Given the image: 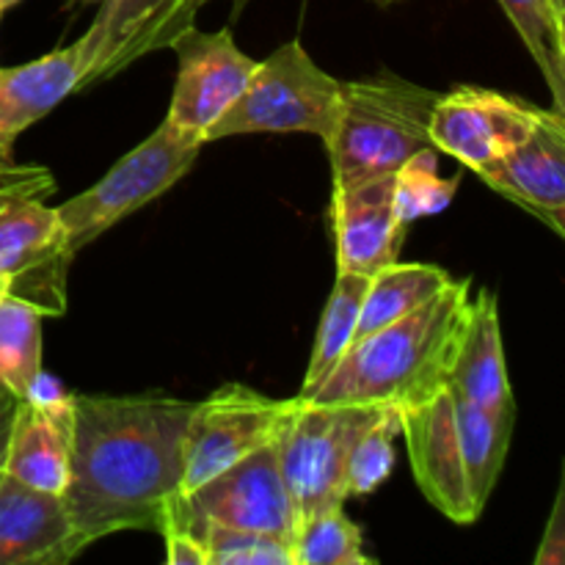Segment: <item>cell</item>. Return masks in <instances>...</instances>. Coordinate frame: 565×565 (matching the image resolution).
Returning a JSON list of instances; mask_svg holds the SVG:
<instances>
[{"label": "cell", "mask_w": 565, "mask_h": 565, "mask_svg": "<svg viewBox=\"0 0 565 565\" xmlns=\"http://www.w3.org/2000/svg\"><path fill=\"white\" fill-rule=\"evenodd\" d=\"M70 483L64 502L83 550L127 530L160 533L182 483L191 401L141 395H75Z\"/></svg>", "instance_id": "obj_1"}, {"label": "cell", "mask_w": 565, "mask_h": 565, "mask_svg": "<svg viewBox=\"0 0 565 565\" xmlns=\"http://www.w3.org/2000/svg\"><path fill=\"white\" fill-rule=\"evenodd\" d=\"M472 281L452 279L425 307L353 340L318 390L307 397L323 406H384L408 412L450 384L452 356L467 323Z\"/></svg>", "instance_id": "obj_2"}, {"label": "cell", "mask_w": 565, "mask_h": 565, "mask_svg": "<svg viewBox=\"0 0 565 565\" xmlns=\"http://www.w3.org/2000/svg\"><path fill=\"white\" fill-rule=\"evenodd\" d=\"M439 92L395 72L342 83L340 114L326 138L334 191L395 174L419 149L434 147L430 110Z\"/></svg>", "instance_id": "obj_3"}, {"label": "cell", "mask_w": 565, "mask_h": 565, "mask_svg": "<svg viewBox=\"0 0 565 565\" xmlns=\"http://www.w3.org/2000/svg\"><path fill=\"white\" fill-rule=\"evenodd\" d=\"M340 92L342 81L292 39L257 61L243 94L210 127L204 143L246 132H309L326 141L340 114Z\"/></svg>", "instance_id": "obj_4"}, {"label": "cell", "mask_w": 565, "mask_h": 565, "mask_svg": "<svg viewBox=\"0 0 565 565\" xmlns=\"http://www.w3.org/2000/svg\"><path fill=\"white\" fill-rule=\"evenodd\" d=\"M202 147V141L182 136L166 119L160 121L138 147L110 166L103 180L55 207L70 252L77 254L121 218L163 196L193 169Z\"/></svg>", "instance_id": "obj_5"}, {"label": "cell", "mask_w": 565, "mask_h": 565, "mask_svg": "<svg viewBox=\"0 0 565 565\" xmlns=\"http://www.w3.org/2000/svg\"><path fill=\"white\" fill-rule=\"evenodd\" d=\"M381 412L384 406L296 403L274 445L279 475L296 513V530L320 513L345 505L348 452Z\"/></svg>", "instance_id": "obj_6"}, {"label": "cell", "mask_w": 565, "mask_h": 565, "mask_svg": "<svg viewBox=\"0 0 565 565\" xmlns=\"http://www.w3.org/2000/svg\"><path fill=\"white\" fill-rule=\"evenodd\" d=\"M298 397L276 401L246 384H224L193 403L182 445L180 494L279 439Z\"/></svg>", "instance_id": "obj_7"}, {"label": "cell", "mask_w": 565, "mask_h": 565, "mask_svg": "<svg viewBox=\"0 0 565 565\" xmlns=\"http://www.w3.org/2000/svg\"><path fill=\"white\" fill-rule=\"evenodd\" d=\"M274 445L259 447L188 494H177L166 511L163 527L174 524L193 533L202 524H221L285 535L292 541L296 513L279 475Z\"/></svg>", "instance_id": "obj_8"}, {"label": "cell", "mask_w": 565, "mask_h": 565, "mask_svg": "<svg viewBox=\"0 0 565 565\" xmlns=\"http://www.w3.org/2000/svg\"><path fill=\"white\" fill-rule=\"evenodd\" d=\"M169 50L177 55V83L166 121L204 143L210 127L243 94L257 58L237 47L230 28L207 33L188 25L171 39Z\"/></svg>", "instance_id": "obj_9"}, {"label": "cell", "mask_w": 565, "mask_h": 565, "mask_svg": "<svg viewBox=\"0 0 565 565\" xmlns=\"http://www.w3.org/2000/svg\"><path fill=\"white\" fill-rule=\"evenodd\" d=\"M541 110L544 108L527 99L508 97L491 88L456 86L436 99L428 136L434 149H441L480 177L524 141Z\"/></svg>", "instance_id": "obj_10"}, {"label": "cell", "mask_w": 565, "mask_h": 565, "mask_svg": "<svg viewBox=\"0 0 565 565\" xmlns=\"http://www.w3.org/2000/svg\"><path fill=\"white\" fill-rule=\"evenodd\" d=\"M72 257L58 213L42 199H17L0 210V274L11 279V296L33 303L44 318L66 312Z\"/></svg>", "instance_id": "obj_11"}, {"label": "cell", "mask_w": 565, "mask_h": 565, "mask_svg": "<svg viewBox=\"0 0 565 565\" xmlns=\"http://www.w3.org/2000/svg\"><path fill=\"white\" fill-rule=\"evenodd\" d=\"M401 436L406 439L408 461L425 500L450 522H478L480 511L469 494L450 386L423 406L401 412Z\"/></svg>", "instance_id": "obj_12"}, {"label": "cell", "mask_w": 565, "mask_h": 565, "mask_svg": "<svg viewBox=\"0 0 565 565\" xmlns=\"http://www.w3.org/2000/svg\"><path fill=\"white\" fill-rule=\"evenodd\" d=\"M480 180L565 235V114L541 110L533 130L502 154Z\"/></svg>", "instance_id": "obj_13"}, {"label": "cell", "mask_w": 565, "mask_h": 565, "mask_svg": "<svg viewBox=\"0 0 565 565\" xmlns=\"http://www.w3.org/2000/svg\"><path fill=\"white\" fill-rule=\"evenodd\" d=\"M199 14L196 0H103L88 31L92 66L83 86L110 81L132 61L169 50L171 39Z\"/></svg>", "instance_id": "obj_14"}, {"label": "cell", "mask_w": 565, "mask_h": 565, "mask_svg": "<svg viewBox=\"0 0 565 565\" xmlns=\"http://www.w3.org/2000/svg\"><path fill=\"white\" fill-rule=\"evenodd\" d=\"M337 274L373 276L397 263L406 226L395 207V174L373 177L331 196Z\"/></svg>", "instance_id": "obj_15"}, {"label": "cell", "mask_w": 565, "mask_h": 565, "mask_svg": "<svg viewBox=\"0 0 565 565\" xmlns=\"http://www.w3.org/2000/svg\"><path fill=\"white\" fill-rule=\"evenodd\" d=\"M81 552L64 494L0 475V565H64Z\"/></svg>", "instance_id": "obj_16"}, {"label": "cell", "mask_w": 565, "mask_h": 565, "mask_svg": "<svg viewBox=\"0 0 565 565\" xmlns=\"http://www.w3.org/2000/svg\"><path fill=\"white\" fill-rule=\"evenodd\" d=\"M92 66L86 36L55 47L42 58L0 70V154H14V141L39 119L83 88Z\"/></svg>", "instance_id": "obj_17"}, {"label": "cell", "mask_w": 565, "mask_h": 565, "mask_svg": "<svg viewBox=\"0 0 565 565\" xmlns=\"http://www.w3.org/2000/svg\"><path fill=\"white\" fill-rule=\"evenodd\" d=\"M72 397L53 406L28 401L17 403L9 450H6V475L33 489L64 494L70 483L72 423H75Z\"/></svg>", "instance_id": "obj_18"}, {"label": "cell", "mask_w": 565, "mask_h": 565, "mask_svg": "<svg viewBox=\"0 0 565 565\" xmlns=\"http://www.w3.org/2000/svg\"><path fill=\"white\" fill-rule=\"evenodd\" d=\"M447 386L483 408H516L502 345L500 301L491 290H478L469 301Z\"/></svg>", "instance_id": "obj_19"}, {"label": "cell", "mask_w": 565, "mask_h": 565, "mask_svg": "<svg viewBox=\"0 0 565 565\" xmlns=\"http://www.w3.org/2000/svg\"><path fill=\"white\" fill-rule=\"evenodd\" d=\"M452 412H456L458 445H461L463 469H467L469 494H472L475 508L483 513L511 450L516 408H483L452 392Z\"/></svg>", "instance_id": "obj_20"}, {"label": "cell", "mask_w": 565, "mask_h": 565, "mask_svg": "<svg viewBox=\"0 0 565 565\" xmlns=\"http://www.w3.org/2000/svg\"><path fill=\"white\" fill-rule=\"evenodd\" d=\"M450 285L452 276L439 265L401 263V259L386 265L367 281L362 309H359L356 340L406 318Z\"/></svg>", "instance_id": "obj_21"}, {"label": "cell", "mask_w": 565, "mask_h": 565, "mask_svg": "<svg viewBox=\"0 0 565 565\" xmlns=\"http://www.w3.org/2000/svg\"><path fill=\"white\" fill-rule=\"evenodd\" d=\"M370 276L362 274H337L334 290H331L329 301H326L323 315H320L318 334H315L312 356H309L307 375L298 390V401H307L320 381L334 370V364L345 356L348 348L356 340V323L359 309H362L364 290H367Z\"/></svg>", "instance_id": "obj_22"}, {"label": "cell", "mask_w": 565, "mask_h": 565, "mask_svg": "<svg viewBox=\"0 0 565 565\" xmlns=\"http://www.w3.org/2000/svg\"><path fill=\"white\" fill-rule=\"evenodd\" d=\"M524 47L552 92V108L565 110V14L552 0H500Z\"/></svg>", "instance_id": "obj_23"}, {"label": "cell", "mask_w": 565, "mask_h": 565, "mask_svg": "<svg viewBox=\"0 0 565 565\" xmlns=\"http://www.w3.org/2000/svg\"><path fill=\"white\" fill-rule=\"evenodd\" d=\"M42 320L44 315L22 298L0 301V386L17 401L42 370Z\"/></svg>", "instance_id": "obj_24"}, {"label": "cell", "mask_w": 565, "mask_h": 565, "mask_svg": "<svg viewBox=\"0 0 565 565\" xmlns=\"http://www.w3.org/2000/svg\"><path fill=\"white\" fill-rule=\"evenodd\" d=\"M292 565H373L364 552L362 530L348 519L345 505L309 519L290 541Z\"/></svg>", "instance_id": "obj_25"}, {"label": "cell", "mask_w": 565, "mask_h": 565, "mask_svg": "<svg viewBox=\"0 0 565 565\" xmlns=\"http://www.w3.org/2000/svg\"><path fill=\"white\" fill-rule=\"evenodd\" d=\"M461 180L452 177L445 180L439 177V163H436V149L425 147L406 160L395 171V207L403 224H412L417 218L439 215L450 207L456 199Z\"/></svg>", "instance_id": "obj_26"}, {"label": "cell", "mask_w": 565, "mask_h": 565, "mask_svg": "<svg viewBox=\"0 0 565 565\" xmlns=\"http://www.w3.org/2000/svg\"><path fill=\"white\" fill-rule=\"evenodd\" d=\"M401 436V412L384 408L373 425L353 441L345 463V491L351 497H367L384 483L395 469V439Z\"/></svg>", "instance_id": "obj_27"}, {"label": "cell", "mask_w": 565, "mask_h": 565, "mask_svg": "<svg viewBox=\"0 0 565 565\" xmlns=\"http://www.w3.org/2000/svg\"><path fill=\"white\" fill-rule=\"evenodd\" d=\"M204 546L207 565H292L290 539L257 530L202 524L193 530Z\"/></svg>", "instance_id": "obj_28"}, {"label": "cell", "mask_w": 565, "mask_h": 565, "mask_svg": "<svg viewBox=\"0 0 565 565\" xmlns=\"http://www.w3.org/2000/svg\"><path fill=\"white\" fill-rule=\"evenodd\" d=\"M55 193V177L42 163H20L14 154H0V210L17 199H47Z\"/></svg>", "instance_id": "obj_29"}, {"label": "cell", "mask_w": 565, "mask_h": 565, "mask_svg": "<svg viewBox=\"0 0 565 565\" xmlns=\"http://www.w3.org/2000/svg\"><path fill=\"white\" fill-rule=\"evenodd\" d=\"M565 563V497L563 489L557 491L555 505H552L550 522H546L544 539H541L535 565H563Z\"/></svg>", "instance_id": "obj_30"}, {"label": "cell", "mask_w": 565, "mask_h": 565, "mask_svg": "<svg viewBox=\"0 0 565 565\" xmlns=\"http://www.w3.org/2000/svg\"><path fill=\"white\" fill-rule=\"evenodd\" d=\"M166 541V563L169 565H207V555H204V546L191 530L174 527V524H166L160 530Z\"/></svg>", "instance_id": "obj_31"}, {"label": "cell", "mask_w": 565, "mask_h": 565, "mask_svg": "<svg viewBox=\"0 0 565 565\" xmlns=\"http://www.w3.org/2000/svg\"><path fill=\"white\" fill-rule=\"evenodd\" d=\"M17 403L20 401L0 386V475H3V467H6V450H9V434H11V423H14Z\"/></svg>", "instance_id": "obj_32"}, {"label": "cell", "mask_w": 565, "mask_h": 565, "mask_svg": "<svg viewBox=\"0 0 565 565\" xmlns=\"http://www.w3.org/2000/svg\"><path fill=\"white\" fill-rule=\"evenodd\" d=\"M196 3H199V9H202V6L210 3V0H196ZM246 3H248V0H232V17H235V20L241 17V11L246 9Z\"/></svg>", "instance_id": "obj_33"}, {"label": "cell", "mask_w": 565, "mask_h": 565, "mask_svg": "<svg viewBox=\"0 0 565 565\" xmlns=\"http://www.w3.org/2000/svg\"><path fill=\"white\" fill-rule=\"evenodd\" d=\"M11 296V279L6 274H0V301Z\"/></svg>", "instance_id": "obj_34"}, {"label": "cell", "mask_w": 565, "mask_h": 565, "mask_svg": "<svg viewBox=\"0 0 565 565\" xmlns=\"http://www.w3.org/2000/svg\"><path fill=\"white\" fill-rule=\"evenodd\" d=\"M17 3H20V0H0V20H3V14H6V11H9V9H14Z\"/></svg>", "instance_id": "obj_35"}, {"label": "cell", "mask_w": 565, "mask_h": 565, "mask_svg": "<svg viewBox=\"0 0 565 565\" xmlns=\"http://www.w3.org/2000/svg\"><path fill=\"white\" fill-rule=\"evenodd\" d=\"M552 3H555L557 11H563V14H565V0H552Z\"/></svg>", "instance_id": "obj_36"}, {"label": "cell", "mask_w": 565, "mask_h": 565, "mask_svg": "<svg viewBox=\"0 0 565 565\" xmlns=\"http://www.w3.org/2000/svg\"><path fill=\"white\" fill-rule=\"evenodd\" d=\"M373 3H379V6H390V3H397V0H373Z\"/></svg>", "instance_id": "obj_37"}]
</instances>
